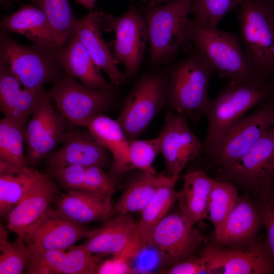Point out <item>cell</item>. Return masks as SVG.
I'll return each instance as SVG.
<instances>
[{
  "label": "cell",
  "mask_w": 274,
  "mask_h": 274,
  "mask_svg": "<svg viewBox=\"0 0 274 274\" xmlns=\"http://www.w3.org/2000/svg\"><path fill=\"white\" fill-rule=\"evenodd\" d=\"M239 39L259 80L274 74V0H242L235 9Z\"/></svg>",
  "instance_id": "cell-1"
},
{
  "label": "cell",
  "mask_w": 274,
  "mask_h": 274,
  "mask_svg": "<svg viewBox=\"0 0 274 274\" xmlns=\"http://www.w3.org/2000/svg\"><path fill=\"white\" fill-rule=\"evenodd\" d=\"M271 97L269 81H230L225 85L211 100L204 115L208 121L204 152L210 155L247 111Z\"/></svg>",
  "instance_id": "cell-2"
},
{
  "label": "cell",
  "mask_w": 274,
  "mask_h": 274,
  "mask_svg": "<svg viewBox=\"0 0 274 274\" xmlns=\"http://www.w3.org/2000/svg\"><path fill=\"white\" fill-rule=\"evenodd\" d=\"M213 73L212 67L195 49L174 64L168 72L166 90L170 110L197 122L211 102L208 88Z\"/></svg>",
  "instance_id": "cell-3"
},
{
  "label": "cell",
  "mask_w": 274,
  "mask_h": 274,
  "mask_svg": "<svg viewBox=\"0 0 274 274\" xmlns=\"http://www.w3.org/2000/svg\"><path fill=\"white\" fill-rule=\"evenodd\" d=\"M187 35L194 49L220 77L230 81L261 80L253 70L238 36L203 26L193 19L189 20Z\"/></svg>",
  "instance_id": "cell-4"
},
{
  "label": "cell",
  "mask_w": 274,
  "mask_h": 274,
  "mask_svg": "<svg viewBox=\"0 0 274 274\" xmlns=\"http://www.w3.org/2000/svg\"><path fill=\"white\" fill-rule=\"evenodd\" d=\"M194 0H171L144 11L149 43V63L158 66L172 60L188 41V26Z\"/></svg>",
  "instance_id": "cell-5"
},
{
  "label": "cell",
  "mask_w": 274,
  "mask_h": 274,
  "mask_svg": "<svg viewBox=\"0 0 274 274\" xmlns=\"http://www.w3.org/2000/svg\"><path fill=\"white\" fill-rule=\"evenodd\" d=\"M59 48H50L33 44H21L2 31L0 39V62L24 88L40 90L47 83L54 82L61 68Z\"/></svg>",
  "instance_id": "cell-6"
},
{
  "label": "cell",
  "mask_w": 274,
  "mask_h": 274,
  "mask_svg": "<svg viewBox=\"0 0 274 274\" xmlns=\"http://www.w3.org/2000/svg\"><path fill=\"white\" fill-rule=\"evenodd\" d=\"M218 180L230 181L255 199L274 188V126L231 164L219 168Z\"/></svg>",
  "instance_id": "cell-7"
},
{
  "label": "cell",
  "mask_w": 274,
  "mask_h": 274,
  "mask_svg": "<svg viewBox=\"0 0 274 274\" xmlns=\"http://www.w3.org/2000/svg\"><path fill=\"white\" fill-rule=\"evenodd\" d=\"M168 72L145 75L127 96L117 119L128 140L136 139L167 104Z\"/></svg>",
  "instance_id": "cell-8"
},
{
  "label": "cell",
  "mask_w": 274,
  "mask_h": 274,
  "mask_svg": "<svg viewBox=\"0 0 274 274\" xmlns=\"http://www.w3.org/2000/svg\"><path fill=\"white\" fill-rule=\"evenodd\" d=\"M47 94L66 120L84 127L95 116L107 110L115 96L113 88H90L66 75L60 76Z\"/></svg>",
  "instance_id": "cell-9"
},
{
  "label": "cell",
  "mask_w": 274,
  "mask_h": 274,
  "mask_svg": "<svg viewBox=\"0 0 274 274\" xmlns=\"http://www.w3.org/2000/svg\"><path fill=\"white\" fill-rule=\"evenodd\" d=\"M273 126L274 100L270 98L231 127L209 155L212 163L219 168L231 164Z\"/></svg>",
  "instance_id": "cell-10"
},
{
  "label": "cell",
  "mask_w": 274,
  "mask_h": 274,
  "mask_svg": "<svg viewBox=\"0 0 274 274\" xmlns=\"http://www.w3.org/2000/svg\"><path fill=\"white\" fill-rule=\"evenodd\" d=\"M102 26L114 32L113 55L116 63L124 65L127 79L133 77L143 62L149 41L144 16L132 5L119 16L104 14Z\"/></svg>",
  "instance_id": "cell-11"
},
{
  "label": "cell",
  "mask_w": 274,
  "mask_h": 274,
  "mask_svg": "<svg viewBox=\"0 0 274 274\" xmlns=\"http://www.w3.org/2000/svg\"><path fill=\"white\" fill-rule=\"evenodd\" d=\"M212 273H274V262L266 239L241 247H229L212 243L200 254Z\"/></svg>",
  "instance_id": "cell-12"
},
{
  "label": "cell",
  "mask_w": 274,
  "mask_h": 274,
  "mask_svg": "<svg viewBox=\"0 0 274 274\" xmlns=\"http://www.w3.org/2000/svg\"><path fill=\"white\" fill-rule=\"evenodd\" d=\"M52 102L47 92L42 89L39 105L25 128L28 165L38 163L54 151L66 132V120L55 112Z\"/></svg>",
  "instance_id": "cell-13"
},
{
  "label": "cell",
  "mask_w": 274,
  "mask_h": 274,
  "mask_svg": "<svg viewBox=\"0 0 274 274\" xmlns=\"http://www.w3.org/2000/svg\"><path fill=\"white\" fill-rule=\"evenodd\" d=\"M159 135L161 152L170 176H179L190 161L204 152L203 143L191 131L182 114L168 111Z\"/></svg>",
  "instance_id": "cell-14"
},
{
  "label": "cell",
  "mask_w": 274,
  "mask_h": 274,
  "mask_svg": "<svg viewBox=\"0 0 274 274\" xmlns=\"http://www.w3.org/2000/svg\"><path fill=\"white\" fill-rule=\"evenodd\" d=\"M206 239L198 229L185 223L180 213H174L155 227L149 247L157 250L170 266L194 256Z\"/></svg>",
  "instance_id": "cell-15"
},
{
  "label": "cell",
  "mask_w": 274,
  "mask_h": 274,
  "mask_svg": "<svg viewBox=\"0 0 274 274\" xmlns=\"http://www.w3.org/2000/svg\"><path fill=\"white\" fill-rule=\"evenodd\" d=\"M57 192V186L51 176L39 172L9 214L7 228L24 238L54 201Z\"/></svg>",
  "instance_id": "cell-16"
},
{
  "label": "cell",
  "mask_w": 274,
  "mask_h": 274,
  "mask_svg": "<svg viewBox=\"0 0 274 274\" xmlns=\"http://www.w3.org/2000/svg\"><path fill=\"white\" fill-rule=\"evenodd\" d=\"M30 248L31 256L27 273H97L101 263V256L89 253L82 245L48 251Z\"/></svg>",
  "instance_id": "cell-17"
},
{
  "label": "cell",
  "mask_w": 274,
  "mask_h": 274,
  "mask_svg": "<svg viewBox=\"0 0 274 274\" xmlns=\"http://www.w3.org/2000/svg\"><path fill=\"white\" fill-rule=\"evenodd\" d=\"M91 231L49 207L24 239L29 247L38 250L66 249L87 238Z\"/></svg>",
  "instance_id": "cell-18"
},
{
  "label": "cell",
  "mask_w": 274,
  "mask_h": 274,
  "mask_svg": "<svg viewBox=\"0 0 274 274\" xmlns=\"http://www.w3.org/2000/svg\"><path fill=\"white\" fill-rule=\"evenodd\" d=\"M262 227V217L255 199L242 196L224 221L214 229L213 243L223 246H246L257 239Z\"/></svg>",
  "instance_id": "cell-19"
},
{
  "label": "cell",
  "mask_w": 274,
  "mask_h": 274,
  "mask_svg": "<svg viewBox=\"0 0 274 274\" xmlns=\"http://www.w3.org/2000/svg\"><path fill=\"white\" fill-rule=\"evenodd\" d=\"M105 13L99 10H91L88 14L76 19L74 28L75 35L85 48L95 65L105 71L110 83L120 85L126 82L124 72L118 67L113 53L104 40L100 28Z\"/></svg>",
  "instance_id": "cell-20"
},
{
  "label": "cell",
  "mask_w": 274,
  "mask_h": 274,
  "mask_svg": "<svg viewBox=\"0 0 274 274\" xmlns=\"http://www.w3.org/2000/svg\"><path fill=\"white\" fill-rule=\"evenodd\" d=\"M61 143L60 148L47 156L49 170L74 165L104 167L107 162V150L88 130L66 132Z\"/></svg>",
  "instance_id": "cell-21"
},
{
  "label": "cell",
  "mask_w": 274,
  "mask_h": 274,
  "mask_svg": "<svg viewBox=\"0 0 274 274\" xmlns=\"http://www.w3.org/2000/svg\"><path fill=\"white\" fill-rule=\"evenodd\" d=\"M111 196L85 191H68L57 196L55 209L63 217L83 225L105 222L114 214Z\"/></svg>",
  "instance_id": "cell-22"
},
{
  "label": "cell",
  "mask_w": 274,
  "mask_h": 274,
  "mask_svg": "<svg viewBox=\"0 0 274 274\" xmlns=\"http://www.w3.org/2000/svg\"><path fill=\"white\" fill-rule=\"evenodd\" d=\"M91 230L82 246L89 253L104 256L122 252L139 236L138 223L128 214H117Z\"/></svg>",
  "instance_id": "cell-23"
},
{
  "label": "cell",
  "mask_w": 274,
  "mask_h": 274,
  "mask_svg": "<svg viewBox=\"0 0 274 274\" xmlns=\"http://www.w3.org/2000/svg\"><path fill=\"white\" fill-rule=\"evenodd\" d=\"M42 89L22 87L6 65L0 62V110L5 117L26 127L29 117L39 105Z\"/></svg>",
  "instance_id": "cell-24"
},
{
  "label": "cell",
  "mask_w": 274,
  "mask_h": 274,
  "mask_svg": "<svg viewBox=\"0 0 274 274\" xmlns=\"http://www.w3.org/2000/svg\"><path fill=\"white\" fill-rule=\"evenodd\" d=\"M0 27L2 31L22 35L33 44L61 47L47 16L37 6L22 5L15 12L2 20Z\"/></svg>",
  "instance_id": "cell-25"
},
{
  "label": "cell",
  "mask_w": 274,
  "mask_h": 274,
  "mask_svg": "<svg viewBox=\"0 0 274 274\" xmlns=\"http://www.w3.org/2000/svg\"><path fill=\"white\" fill-rule=\"evenodd\" d=\"M58 57L61 67L66 75L79 80L90 88H113V85L104 78L100 70L75 35L64 46L59 48Z\"/></svg>",
  "instance_id": "cell-26"
},
{
  "label": "cell",
  "mask_w": 274,
  "mask_h": 274,
  "mask_svg": "<svg viewBox=\"0 0 274 274\" xmlns=\"http://www.w3.org/2000/svg\"><path fill=\"white\" fill-rule=\"evenodd\" d=\"M215 180L202 170L189 172L184 177L182 189L179 192L180 214L191 227L206 218L210 195Z\"/></svg>",
  "instance_id": "cell-27"
},
{
  "label": "cell",
  "mask_w": 274,
  "mask_h": 274,
  "mask_svg": "<svg viewBox=\"0 0 274 274\" xmlns=\"http://www.w3.org/2000/svg\"><path fill=\"white\" fill-rule=\"evenodd\" d=\"M85 127L112 156L109 175L115 181L125 173L128 140L121 125L102 113L93 117Z\"/></svg>",
  "instance_id": "cell-28"
},
{
  "label": "cell",
  "mask_w": 274,
  "mask_h": 274,
  "mask_svg": "<svg viewBox=\"0 0 274 274\" xmlns=\"http://www.w3.org/2000/svg\"><path fill=\"white\" fill-rule=\"evenodd\" d=\"M179 176H166L162 184L141 211L138 223L139 236L144 247L150 245L154 229L167 214L177 199L179 192L175 188Z\"/></svg>",
  "instance_id": "cell-29"
},
{
  "label": "cell",
  "mask_w": 274,
  "mask_h": 274,
  "mask_svg": "<svg viewBox=\"0 0 274 274\" xmlns=\"http://www.w3.org/2000/svg\"><path fill=\"white\" fill-rule=\"evenodd\" d=\"M39 172L28 166L16 168L0 165V215L8 218L21 200Z\"/></svg>",
  "instance_id": "cell-30"
},
{
  "label": "cell",
  "mask_w": 274,
  "mask_h": 274,
  "mask_svg": "<svg viewBox=\"0 0 274 274\" xmlns=\"http://www.w3.org/2000/svg\"><path fill=\"white\" fill-rule=\"evenodd\" d=\"M158 174L144 172L126 187L114 206V214H128L141 212L166 178Z\"/></svg>",
  "instance_id": "cell-31"
},
{
  "label": "cell",
  "mask_w": 274,
  "mask_h": 274,
  "mask_svg": "<svg viewBox=\"0 0 274 274\" xmlns=\"http://www.w3.org/2000/svg\"><path fill=\"white\" fill-rule=\"evenodd\" d=\"M25 128L5 117L0 120V165L28 166L23 149Z\"/></svg>",
  "instance_id": "cell-32"
},
{
  "label": "cell",
  "mask_w": 274,
  "mask_h": 274,
  "mask_svg": "<svg viewBox=\"0 0 274 274\" xmlns=\"http://www.w3.org/2000/svg\"><path fill=\"white\" fill-rule=\"evenodd\" d=\"M0 273L20 274L26 270L30 263L31 251L20 235L13 242L8 239V232L0 225Z\"/></svg>",
  "instance_id": "cell-33"
},
{
  "label": "cell",
  "mask_w": 274,
  "mask_h": 274,
  "mask_svg": "<svg viewBox=\"0 0 274 274\" xmlns=\"http://www.w3.org/2000/svg\"><path fill=\"white\" fill-rule=\"evenodd\" d=\"M47 16L60 47L74 35L75 17L68 0H31Z\"/></svg>",
  "instance_id": "cell-34"
},
{
  "label": "cell",
  "mask_w": 274,
  "mask_h": 274,
  "mask_svg": "<svg viewBox=\"0 0 274 274\" xmlns=\"http://www.w3.org/2000/svg\"><path fill=\"white\" fill-rule=\"evenodd\" d=\"M238 189L230 181L215 180L209 200L208 218L217 229L224 221L235 206L238 198Z\"/></svg>",
  "instance_id": "cell-35"
},
{
  "label": "cell",
  "mask_w": 274,
  "mask_h": 274,
  "mask_svg": "<svg viewBox=\"0 0 274 274\" xmlns=\"http://www.w3.org/2000/svg\"><path fill=\"white\" fill-rule=\"evenodd\" d=\"M160 152L159 135L149 140H128L125 173L131 169H139L144 172L156 174L153 162Z\"/></svg>",
  "instance_id": "cell-36"
},
{
  "label": "cell",
  "mask_w": 274,
  "mask_h": 274,
  "mask_svg": "<svg viewBox=\"0 0 274 274\" xmlns=\"http://www.w3.org/2000/svg\"><path fill=\"white\" fill-rule=\"evenodd\" d=\"M242 0H194L190 14L197 23L209 27H217L229 12L235 10Z\"/></svg>",
  "instance_id": "cell-37"
},
{
  "label": "cell",
  "mask_w": 274,
  "mask_h": 274,
  "mask_svg": "<svg viewBox=\"0 0 274 274\" xmlns=\"http://www.w3.org/2000/svg\"><path fill=\"white\" fill-rule=\"evenodd\" d=\"M103 167L97 165L86 167L81 191L112 197L115 192V181Z\"/></svg>",
  "instance_id": "cell-38"
},
{
  "label": "cell",
  "mask_w": 274,
  "mask_h": 274,
  "mask_svg": "<svg viewBox=\"0 0 274 274\" xmlns=\"http://www.w3.org/2000/svg\"><path fill=\"white\" fill-rule=\"evenodd\" d=\"M86 167L68 165L49 170L50 175L66 191H81L83 189Z\"/></svg>",
  "instance_id": "cell-39"
},
{
  "label": "cell",
  "mask_w": 274,
  "mask_h": 274,
  "mask_svg": "<svg viewBox=\"0 0 274 274\" xmlns=\"http://www.w3.org/2000/svg\"><path fill=\"white\" fill-rule=\"evenodd\" d=\"M266 233V241L274 262V189L269 194L255 199Z\"/></svg>",
  "instance_id": "cell-40"
},
{
  "label": "cell",
  "mask_w": 274,
  "mask_h": 274,
  "mask_svg": "<svg viewBox=\"0 0 274 274\" xmlns=\"http://www.w3.org/2000/svg\"><path fill=\"white\" fill-rule=\"evenodd\" d=\"M166 274L212 273L204 260L200 256H193L161 270Z\"/></svg>",
  "instance_id": "cell-41"
},
{
  "label": "cell",
  "mask_w": 274,
  "mask_h": 274,
  "mask_svg": "<svg viewBox=\"0 0 274 274\" xmlns=\"http://www.w3.org/2000/svg\"><path fill=\"white\" fill-rule=\"evenodd\" d=\"M78 3L80 4L87 9L92 10L95 8V3L96 0H75Z\"/></svg>",
  "instance_id": "cell-42"
},
{
  "label": "cell",
  "mask_w": 274,
  "mask_h": 274,
  "mask_svg": "<svg viewBox=\"0 0 274 274\" xmlns=\"http://www.w3.org/2000/svg\"><path fill=\"white\" fill-rule=\"evenodd\" d=\"M171 0H149L147 7H151L155 6L160 5L164 3H167Z\"/></svg>",
  "instance_id": "cell-43"
},
{
  "label": "cell",
  "mask_w": 274,
  "mask_h": 274,
  "mask_svg": "<svg viewBox=\"0 0 274 274\" xmlns=\"http://www.w3.org/2000/svg\"><path fill=\"white\" fill-rule=\"evenodd\" d=\"M269 83L271 86V90H272V97L271 98L274 100V74L271 76L270 79L269 80Z\"/></svg>",
  "instance_id": "cell-44"
},
{
  "label": "cell",
  "mask_w": 274,
  "mask_h": 274,
  "mask_svg": "<svg viewBox=\"0 0 274 274\" xmlns=\"http://www.w3.org/2000/svg\"><path fill=\"white\" fill-rule=\"evenodd\" d=\"M1 5L6 8H8L11 6L10 0H0Z\"/></svg>",
  "instance_id": "cell-45"
},
{
  "label": "cell",
  "mask_w": 274,
  "mask_h": 274,
  "mask_svg": "<svg viewBox=\"0 0 274 274\" xmlns=\"http://www.w3.org/2000/svg\"><path fill=\"white\" fill-rule=\"evenodd\" d=\"M11 1H14V2H17V1H18L19 0H10Z\"/></svg>",
  "instance_id": "cell-46"
},
{
  "label": "cell",
  "mask_w": 274,
  "mask_h": 274,
  "mask_svg": "<svg viewBox=\"0 0 274 274\" xmlns=\"http://www.w3.org/2000/svg\"><path fill=\"white\" fill-rule=\"evenodd\" d=\"M273 189H274V188H273Z\"/></svg>",
  "instance_id": "cell-47"
}]
</instances>
